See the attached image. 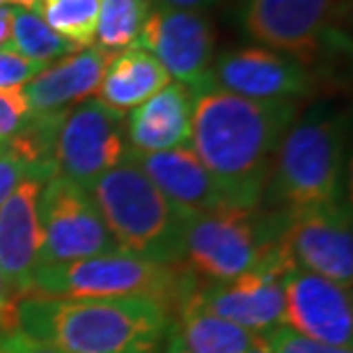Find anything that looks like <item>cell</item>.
I'll list each match as a JSON object with an SVG mask.
<instances>
[{"instance_id":"obj_1","label":"cell","mask_w":353,"mask_h":353,"mask_svg":"<svg viewBox=\"0 0 353 353\" xmlns=\"http://www.w3.org/2000/svg\"><path fill=\"white\" fill-rule=\"evenodd\" d=\"M299 115L289 99H245L204 85L193 90L190 150L236 207H262L275 152Z\"/></svg>"},{"instance_id":"obj_2","label":"cell","mask_w":353,"mask_h":353,"mask_svg":"<svg viewBox=\"0 0 353 353\" xmlns=\"http://www.w3.org/2000/svg\"><path fill=\"white\" fill-rule=\"evenodd\" d=\"M168 326L165 310L145 299L19 301V330L62 353H157Z\"/></svg>"},{"instance_id":"obj_3","label":"cell","mask_w":353,"mask_h":353,"mask_svg":"<svg viewBox=\"0 0 353 353\" xmlns=\"http://www.w3.org/2000/svg\"><path fill=\"white\" fill-rule=\"evenodd\" d=\"M347 126L319 103L294 119L275 152L262 202L268 211H301L347 202Z\"/></svg>"},{"instance_id":"obj_4","label":"cell","mask_w":353,"mask_h":353,"mask_svg":"<svg viewBox=\"0 0 353 353\" xmlns=\"http://www.w3.org/2000/svg\"><path fill=\"white\" fill-rule=\"evenodd\" d=\"M88 190L117 250L150 262L181 266L186 216L172 207L131 154Z\"/></svg>"},{"instance_id":"obj_5","label":"cell","mask_w":353,"mask_h":353,"mask_svg":"<svg viewBox=\"0 0 353 353\" xmlns=\"http://www.w3.org/2000/svg\"><path fill=\"white\" fill-rule=\"evenodd\" d=\"M197 287L200 282L183 266L115 250L69 264L39 266L30 294L48 299H145L159 303L172 319Z\"/></svg>"},{"instance_id":"obj_6","label":"cell","mask_w":353,"mask_h":353,"mask_svg":"<svg viewBox=\"0 0 353 353\" xmlns=\"http://www.w3.org/2000/svg\"><path fill=\"white\" fill-rule=\"evenodd\" d=\"M282 225V211L234 204L190 216L183 223L181 266L200 285L234 280L273 255Z\"/></svg>"},{"instance_id":"obj_7","label":"cell","mask_w":353,"mask_h":353,"mask_svg":"<svg viewBox=\"0 0 353 353\" xmlns=\"http://www.w3.org/2000/svg\"><path fill=\"white\" fill-rule=\"evenodd\" d=\"M239 23L264 48L305 67L351 51V0H243Z\"/></svg>"},{"instance_id":"obj_8","label":"cell","mask_w":353,"mask_h":353,"mask_svg":"<svg viewBox=\"0 0 353 353\" xmlns=\"http://www.w3.org/2000/svg\"><path fill=\"white\" fill-rule=\"evenodd\" d=\"M129 154L124 112L108 108L99 99L69 108L55 126L53 172L83 188H90L103 172L129 159Z\"/></svg>"},{"instance_id":"obj_9","label":"cell","mask_w":353,"mask_h":353,"mask_svg":"<svg viewBox=\"0 0 353 353\" xmlns=\"http://www.w3.org/2000/svg\"><path fill=\"white\" fill-rule=\"evenodd\" d=\"M39 225V266L69 264L117 250L90 190L65 176H51L41 188Z\"/></svg>"},{"instance_id":"obj_10","label":"cell","mask_w":353,"mask_h":353,"mask_svg":"<svg viewBox=\"0 0 353 353\" xmlns=\"http://www.w3.org/2000/svg\"><path fill=\"white\" fill-rule=\"evenodd\" d=\"M292 266L296 264L289 259L280 241L273 255L259 266L250 268L234 280L200 285L190 296V301L204 312L228 319L252 333H268L285 321L282 275Z\"/></svg>"},{"instance_id":"obj_11","label":"cell","mask_w":353,"mask_h":353,"mask_svg":"<svg viewBox=\"0 0 353 353\" xmlns=\"http://www.w3.org/2000/svg\"><path fill=\"white\" fill-rule=\"evenodd\" d=\"M282 245L289 259L340 285L353 280V228L349 202L285 214Z\"/></svg>"},{"instance_id":"obj_12","label":"cell","mask_w":353,"mask_h":353,"mask_svg":"<svg viewBox=\"0 0 353 353\" xmlns=\"http://www.w3.org/2000/svg\"><path fill=\"white\" fill-rule=\"evenodd\" d=\"M214 28L202 12L157 7L150 12L136 48L152 53L170 79L190 90L204 88L214 65Z\"/></svg>"},{"instance_id":"obj_13","label":"cell","mask_w":353,"mask_h":353,"mask_svg":"<svg viewBox=\"0 0 353 353\" xmlns=\"http://www.w3.org/2000/svg\"><path fill=\"white\" fill-rule=\"evenodd\" d=\"M285 321L282 326L330 347L351 349L353 301L351 287L292 266L282 275Z\"/></svg>"},{"instance_id":"obj_14","label":"cell","mask_w":353,"mask_h":353,"mask_svg":"<svg viewBox=\"0 0 353 353\" xmlns=\"http://www.w3.org/2000/svg\"><path fill=\"white\" fill-rule=\"evenodd\" d=\"M310 67L264 46L230 48L214 60L207 85L230 94L273 101V99H303L312 92Z\"/></svg>"},{"instance_id":"obj_15","label":"cell","mask_w":353,"mask_h":353,"mask_svg":"<svg viewBox=\"0 0 353 353\" xmlns=\"http://www.w3.org/2000/svg\"><path fill=\"white\" fill-rule=\"evenodd\" d=\"M46 181L41 174L28 176L0 204V273L19 299L30 294L39 268V193Z\"/></svg>"},{"instance_id":"obj_16","label":"cell","mask_w":353,"mask_h":353,"mask_svg":"<svg viewBox=\"0 0 353 353\" xmlns=\"http://www.w3.org/2000/svg\"><path fill=\"white\" fill-rule=\"evenodd\" d=\"M112 51L92 44L67 58L46 65L23 88L32 115H58L97 94L112 60Z\"/></svg>"},{"instance_id":"obj_17","label":"cell","mask_w":353,"mask_h":353,"mask_svg":"<svg viewBox=\"0 0 353 353\" xmlns=\"http://www.w3.org/2000/svg\"><path fill=\"white\" fill-rule=\"evenodd\" d=\"M131 157L170 200L172 207L186 218L232 204L190 147L154 154H138L131 150Z\"/></svg>"},{"instance_id":"obj_18","label":"cell","mask_w":353,"mask_h":353,"mask_svg":"<svg viewBox=\"0 0 353 353\" xmlns=\"http://www.w3.org/2000/svg\"><path fill=\"white\" fill-rule=\"evenodd\" d=\"M190 112L193 90L181 83H168L152 99L131 110L126 136L133 152H168L190 143Z\"/></svg>"},{"instance_id":"obj_19","label":"cell","mask_w":353,"mask_h":353,"mask_svg":"<svg viewBox=\"0 0 353 353\" xmlns=\"http://www.w3.org/2000/svg\"><path fill=\"white\" fill-rule=\"evenodd\" d=\"M170 81L163 65L152 53L131 46L112 55L97 97L108 108L126 112L152 99Z\"/></svg>"},{"instance_id":"obj_20","label":"cell","mask_w":353,"mask_h":353,"mask_svg":"<svg viewBox=\"0 0 353 353\" xmlns=\"http://www.w3.org/2000/svg\"><path fill=\"white\" fill-rule=\"evenodd\" d=\"M170 326L188 353H245L259 337V333L204 312L190 299L170 319Z\"/></svg>"},{"instance_id":"obj_21","label":"cell","mask_w":353,"mask_h":353,"mask_svg":"<svg viewBox=\"0 0 353 353\" xmlns=\"http://www.w3.org/2000/svg\"><path fill=\"white\" fill-rule=\"evenodd\" d=\"M150 12L152 0H101L94 34L97 46L112 53L131 48Z\"/></svg>"},{"instance_id":"obj_22","label":"cell","mask_w":353,"mask_h":353,"mask_svg":"<svg viewBox=\"0 0 353 353\" xmlns=\"http://www.w3.org/2000/svg\"><path fill=\"white\" fill-rule=\"evenodd\" d=\"M12 48H17L26 58L41 62V65H51V62H58L81 51V46L72 44L69 39L55 32L39 17L37 10H23V7H17V17H14Z\"/></svg>"},{"instance_id":"obj_23","label":"cell","mask_w":353,"mask_h":353,"mask_svg":"<svg viewBox=\"0 0 353 353\" xmlns=\"http://www.w3.org/2000/svg\"><path fill=\"white\" fill-rule=\"evenodd\" d=\"M99 7L101 0H39L34 10L58 34L88 48L94 44Z\"/></svg>"},{"instance_id":"obj_24","label":"cell","mask_w":353,"mask_h":353,"mask_svg":"<svg viewBox=\"0 0 353 353\" xmlns=\"http://www.w3.org/2000/svg\"><path fill=\"white\" fill-rule=\"evenodd\" d=\"M32 174H41V176H46V179L53 176L51 172L39 170L37 165H32L23 154H19L14 150L10 140L0 145V204L14 193V188H17L21 181Z\"/></svg>"},{"instance_id":"obj_25","label":"cell","mask_w":353,"mask_h":353,"mask_svg":"<svg viewBox=\"0 0 353 353\" xmlns=\"http://www.w3.org/2000/svg\"><path fill=\"white\" fill-rule=\"evenodd\" d=\"M44 67L12 46L0 48V90H23Z\"/></svg>"},{"instance_id":"obj_26","label":"cell","mask_w":353,"mask_h":353,"mask_svg":"<svg viewBox=\"0 0 353 353\" xmlns=\"http://www.w3.org/2000/svg\"><path fill=\"white\" fill-rule=\"evenodd\" d=\"M273 353H353L344 347H330V344L316 342L312 337H305L287 326H278L268 333H262Z\"/></svg>"},{"instance_id":"obj_27","label":"cell","mask_w":353,"mask_h":353,"mask_svg":"<svg viewBox=\"0 0 353 353\" xmlns=\"http://www.w3.org/2000/svg\"><path fill=\"white\" fill-rule=\"evenodd\" d=\"M30 117L32 112L23 90H0V143L17 136Z\"/></svg>"},{"instance_id":"obj_28","label":"cell","mask_w":353,"mask_h":353,"mask_svg":"<svg viewBox=\"0 0 353 353\" xmlns=\"http://www.w3.org/2000/svg\"><path fill=\"white\" fill-rule=\"evenodd\" d=\"M0 353H62L48 347L44 342L32 340L23 330H12V333L0 335Z\"/></svg>"},{"instance_id":"obj_29","label":"cell","mask_w":353,"mask_h":353,"mask_svg":"<svg viewBox=\"0 0 353 353\" xmlns=\"http://www.w3.org/2000/svg\"><path fill=\"white\" fill-rule=\"evenodd\" d=\"M19 296L0 273V335L19 330Z\"/></svg>"},{"instance_id":"obj_30","label":"cell","mask_w":353,"mask_h":353,"mask_svg":"<svg viewBox=\"0 0 353 353\" xmlns=\"http://www.w3.org/2000/svg\"><path fill=\"white\" fill-rule=\"evenodd\" d=\"M14 17H17V7H14V5H0V48L12 46Z\"/></svg>"},{"instance_id":"obj_31","label":"cell","mask_w":353,"mask_h":353,"mask_svg":"<svg viewBox=\"0 0 353 353\" xmlns=\"http://www.w3.org/2000/svg\"><path fill=\"white\" fill-rule=\"evenodd\" d=\"M218 0H159L161 7H170V10H186V12H204L214 7Z\"/></svg>"},{"instance_id":"obj_32","label":"cell","mask_w":353,"mask_h":353,"mask_svg":"<svg viewBox=\"0 0 353 353\" xmlns=\"http://www.w3.org/2000/svg\"><path fill=\"white\" fill-rule=\"evenodd\" d=\"M161 353H188V349L183 347V342L179 340V335L174 333L172 326H168L165 337H163V351Z\"/></svg>"},{"instance_id":"obj_33","label":"cell","mask_w":353,"mask_h":353,"mask_svg":"<svg viewBox=\"0 0 353 353\" xmlns=\"http://www.w3.org/2000/svg\"><path fill=\"white\" fill-rule=\"evenodd\" d=\"M245 353H273L271 349H268V344H266V340H264V335H259L257 337V342L252 344V347L245 351Z\"/></svg>"},{"instance_id":"obj_34","label":"cell","mask_w":353,"mask_h":353,"mask_svg":"<svg viewBox=\"0 0 353 353\" xmlns=\"http://www.w3.org/2000/svg\"><path fill=\"white\" fill-rule=\"evenodd\" d=\"M5 3H10L14 7H23V10H34L39 0H5Z\"/></svg>"},{"instance_id":"obj_35","label":"cell","mask_w":353,"mask_h":353,"mask_svg":"<svg viewBox=\"0 0 353 353\" xmlns=\"http://www.w3.org/2000/svg\"><path fill=\"white\" fill-rule=\"evenodd\" d=\"M0 5H5V0H0Z\"/></svg>"},{"instance_id":"obj_36","label":"cell","mask_w":353,"mask_h":353,"mask_svg":"<svg viewBox=\"0 0 353 353\" xmlns=\"http://www.w3.org/2000/svg\"><path fill=\"white\" fill-rule=\"evenodd\" d=\"M5 143H7V140H5ZM0 145H3V143H0Z\"/></svg>"}]
</instances>
